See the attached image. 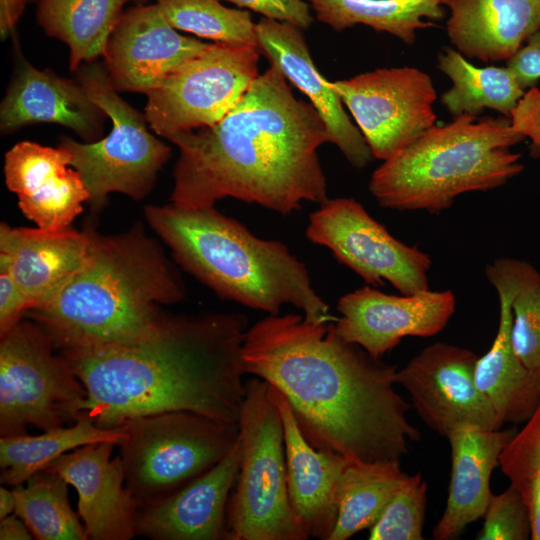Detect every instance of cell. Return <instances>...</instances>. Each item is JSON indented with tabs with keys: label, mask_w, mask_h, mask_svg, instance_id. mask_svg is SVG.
<instances>
[{
	"label": "cell",
	"mask_w": 540,
	"mask_h": 540,
	"mask_svg": "<svg viewBox=\"0 0 540 540\" xmlns=\"http://www.w3.org/2000/svg\"><path fill=\"white\" fill-rule=\"evenodd\" d=\"M252 10L269 19L287 22L300 29L309 28L314 17L306 0H224Z\"/></svg>",
	"instance_id": "38"
},
{
	"label": "cell",
	"mask_w": 540,
	"mask_h": 540,
	"mask_svg": "<svg viewBox=\"0 0 540 540\" xmlns=\"http://www.w3.org/2000/svg\"><path fill=\"white\" fill-rule=\"evenodd\" d=\"M507 67L524 90L537 84L540 80V31L532 35L507 61Z\"/></svg>",
	"instance_id": "40"
},
{
	"label": "cell",
	"mask_w": 540,
	"mask_h": 540,
	"mask_svg": "<svg viewBox=\"0 0 540 540\" xmlns=\"http://www.w3.org/2000/svg\"><path fill=\"white\" fill-rule=\"evenodd\" d=\"M26 0H0V35L5 39L15 28Z\"/></svg>",
	"instance_id": "42"
},
{
	"label": "cell",
	"mask_w": 540,
	"mask_h": 540,
	"mask_svg": "<svg viewBox=\"0 0 540 540\" xmlns=\"http://www.w3.org/2000/svg\"><path fill=\"white\" fill-rule=\"evenodd\" d=\"M334 322L295 313L259 320L245 333V373L285 397L316 449L354 461H400L420 431L395 390L396 366L343 339Z\"/></svg>",
	"instance_id": "1"
},
{
	"label": "cell",
	"mask_w": 540,
	"mask_h": 540,
	"mask_svg": "<svg viewBox=\"0 0 540 540\" xmlns=\"http://www.w3.org/2000/svg\"><path fill=\"white\" fill-rule=\"evenodd\" d=\"M437 62L438 69L452 81V87L441 95V103L453 118L477 116L485 109L511 118L526 94L507 66H475L451 47L438 53Z\"/></svg>",
	"instance_id": "27"
},
{
	"label": "cell",
	"mask_w": 540,
	"mask_h": 540,
	"mask_svg": "<svg viewBox=\"0 0 540 540\" xmlns=\"http://www.w3.org/2000/svg\"><path fill=\"white\" fill-rule=\"evenodd\" d=\"M499 466L528 508L531 539L540 540V404L502 450Z\"/></svg>",
	"instance_id": "34"
},
{
	"label": "cell",
	"mask_w": 540,
	"mask_h": 540,
	"mask_svg": "<svg viewBox=\"0 0 540 540\" xmlns=\"http://www.w3.org/2000/svg\"><path fill=\"white\" fill-rule=\"evenodd\" d=\"M71 153L22 141L5 155L6 185L18 197L23 214L44 229L69 227L89 201L80 173L71 166Z\"/></svg>",
	"instance_id": "19"
},
{
	"label": "cell",
	"mask_w": 540,
	"mask_h": 540,
	"mask_svg": "<svg viewBox=\"0 0 540 540\" xmlns=\"http://www.w3.org/2000/svg\"><path fill=\"white\" fill-rule=\"evenodd\" d=\"M241 458L239 436L230 453L210 470L171 495L140 505L136 535L154 540L226 539L225 510Z\"/></svg>",
	"instance_id": "20"
},
{
	"label": "cell",
	"mask_w": 540,
	"mask_h": 540,
	"mask_svg": "<svg viewBox=\"0 0 540 540\" xmlns=\"http://www.w3.org/2000/svg\"><path fill=\"white\" fill-rule=\"evenodd\" d=\"M238 424L242 458L226 539H308L289 498L283 423L265 380L245 382Z\"/></svg>",
	"instance_id": "7"
},
{
	"label": "cell",
	"mask_w": 540,
	"mask_h": 540,
	"mask_svg": "<svg viewBox=\"0 0 540 540\" xmlns=\"http://www.w3.org/2000/svg\"><path fill=\"white\" fill-rule=\"evenodd\" d=\"M258 50L296 88L304 93L323 119L331 143L348 162L363 168L373 156L359 128L350 120L330 81L315 67L301 29L266 17L256 23Z\"/></svg>",
	"instance_id": "21"
},
{
	"label": "cell",
	"mask_w": 540,
	"mask_h": 540,
	"mask_svg": "<svg viewBox=\"0 0 540 540\" xmlns=\"http://www.w3.org/2000/svg\"><path fill=\"white\" fill-rule=\"evenodd\" d=\"M427 484L420 473L408 475L378 521L370 540H422Z\"/></svg>",
	"instance_id": "35"
},
{
	"label": "cell",
	"mask_w": 540,
	"mask_h": 540,
	"mask_svg": "<svg viewBox=\"0 0 540 540\" xmlns=\"http://www.w3.org/2000/svg\"><path fill=\"white\" fill-rule=\"evenodd\" d=\"M526 138L512 117L462 114L384 160L368 188L383 208L440 213L461 194L498 188L520 174L521 155L511 147Z\"/></svg>",
	"instance_id": "6"
},
{
	"label": "cell",
	"mask_w": 540,
	"mask_h": 540,
	"mask_svg": "<svg viewBox=\"0 0 540 540\" xmlns=\"http://www.w3.org/2000/svg\"><path fill=\"white\" fill-rule=\"evenodd\" d=\"M456 309L450 290L392 295L370 286L343 295L337 304L338 334L381 359L404 337H430L441 332Z\"/></svg>",
	"instance_id": "15"
},
{
	"label": "cell",
	"mask_w": 540,
	"mask_h": 540,
	"mask_svg": "<svg viewBox=\"0 0 540 540\" xmlns=\"http://www.w3.org/2000/svg\"><path fill=\"white\" fill-rule=\"evenodd\" d=\"M526 123L528 138L531 139L530 155L533 158L540 157V92L535 90L528 99Z\"/></svg>",
	"instance_id": "41"
},
{
	"label": "cell",
	"mask_w": 540,
	"mask_h": 540,
	"mask_svg": "<svg viewBox=\"0 0 540 540\" xmlns=\"http://www.w3.org/2000/svg\"><path fill=\"white\" fill-rule=\"evenodd\" d=\"M32 536L27 525L15 513L0 519L1 540H30Z\"/></svg>",
	"instance_id": "43"
},
{
	"label": "cell",
	"mask_w": 540,
	"mask_h": 540,
	"mask_svg": "<svg viewBox=\"0 0 540 540\" xmlns=\"http://www.w3.org/2000/svg\"><path fill=\"white\" fill-rule=\"evenodd\" d=\"M106 116L80 82L50 70H39L18 53L15 72L0 107L3 134L47 122L63 125L94 142L102 134Z\"/></svg>",
	"instance_id": "23"
},
{
	"label": "cell",
	"mask_w": 540,
	"mask_h": 540,
	"mask_svg": "<svg viewBox=\"0 0 540 540\" xmlns=\"http://www.w3.org/2000/svg\"><path fill=\"white\" fill-rule=\"evenodd\" d=\"M30 310V303L20 286L7 272H0V335L11 330Z\"/></svg>",
	"instance_id": "39"
},
{
	"label": "cell",
	"mask_w": 540,
	"mask_h": 540,
	"mask_svg": "<svg viewBox=\"0 0 540 540\" xmlns=\"http://www.w3.org/2000/svg\"><path fill=\"white\" fill-rule=\"evenodd\" d=\"M87 230L81 270L48 303L28 311L61 351L136 343L158 325L163 305L185 296L177 269L141 223L117 235Z\"/></svg>",
	"instance_id": "4"
},
{
	"label": "cell",
	"mask_w": 540,
	"mask_h": 540,
	"mask_svg": "<svg viewBox=\"0 0 540 540\" xmlns=\"http://www.w3.org/2000/svg\"><path fill=\"white\" fill-rule=\"evenodd\" d=\"M317 19L336 31L361 24L413 44L421 29L446 15L445 0H306Z\"/></svg>",
	"instance_id": "30"
},
{
	"label": "cell",
	"mask_w": 540,
	"mask_h": 540,
	"mask_svg": "<svg viewBox=\"0 0 540 540\" xmlns=\"http://www.w3.org/2000/svg\"><path fill=\"white\" fill-rule=\"evenodd\" d=\"M446 31L464 57L508 61L540 31V0H445Z\"/></svg>",
	"instance_id": "26"
},
{
	"label": "cell",
	"mask_w": 540,
	"mask_h": 540,
	"mask_svg": "<svg viewBox=\"0 0 540 540\" xmlns=\"http://www.w3.org/2000/svg\"><path fill=\"white\" fill-rule=\"evenodd\" d=\"M176 30L156 3L125 10L103 55L112 86L147 94L209 45Z\"/></svg>",
	"instance_id": "17"
},
{
	"label": "cell",
	"mask_w": 540,
	"mask_h": 540,
	"mask_svg": "<svg viewBox=\"0 0 540 540\" xmlns=\"http://www.w3.org/2000/svg\"><path fill=\"white\" fill-rule=\"evenodd\" d=\"M126 436L123 426L101 428L86 413L70 427L44 431L41 435L26 434L0 438V480L16 487L33 474L45 469L61 455L84 445L110 442L120 445Z\"/></svg>",
	"instance_id": "29"
},
{
	"label": "cell",
	"mask_w": 540,
	"mask_h": 540,
	"mask_svg": "<svg viewBox=\"0 0 540 540\" xmlns=\"http://www.w3.org/2000/svg\"><path fill=\"white\" fill-rule=\"evenodd\" d=\"M27 2H35V1H38V0H26Z\"/></svg>",
	"instance_id": "45"
},
{
	"label": "cell",
	"mask_w": 540,
	"mask_h": 540,
	"mask_svg": "<svg viewBox=\"0 0 540 540\" xmlns=\"http://www.w3.org/2000/svg\"><path fill=\"white\" fill-rule=\"evenodd\" d=\"M307 238L327 247L371 286L388 281L401 294L429 290V255L392 236L352 198L327 199L309 216Z\"/></svg>",
	"instance_id": "12"
},
{
	"label": "cell",
	"mask_w": 540,
	"mask_h": 540,
	"mask_svg": "<svg viewBox=\"0 0 540 540\" xmlns=\"http://www.w3.org/2000/svg\"><path fill=\"white\" fill-rule=\"evenodd\" d=\"M88 230L0 225V272L9 273L30 310L54 298L81 270L89 251ZM29 310V311H30Z\"/></svg>",
	"instance_id": "22"
},
{
	"label": "cell",
	"mask_w": 540,
	"mask_h": 540,
	"mask_svg": "<svg viewBox=\"0 0 540 540\" xmlns=\"http://www.w3.org/2000/svg\"><path fill=\"white\" fill-rule=\"evenodd\" d=\"M145 217L175 261L220 298L269 315L291 304L313 322L337 320L284 243L255 236L214 206L149 205Z\"/></svg>",
	"instance_id": "5"
},
{
	"label": "cell",
	"mask_w": 540,
	"mask_h": 540,
	"mask_svg": "<svg viewBox=\"0 0 540 540\" xmlns=\"http://www.w3.org/2000/svg\"><path fill=\"white\" fill-rule=\"evenodd\" d=\"M534 267L513 258H500L486 266L485 274L499 298V324L490 349L478 357L477 387L504 423H525L540 404V373L528 369L511 340L512 303Z\"/></svg>",
	"instance_id": "16"
},
{
	"label": "cell",
	"mask_w": 540,
	"mask_h": 540,
	"mask_svg": "<svg viewBox=\"0 0 540 540\" xmlns=\"http://www.w3.org/2000/svg\"><path fill=\"white\" fill-rule=\"evenodd\" d=\"M408 477L400 461L349 460L338 489V515L329 540L370 529Z\"/></svg>",
	"instance_id": "31"
},
{
	"label": "cell",
	"mask_w": 540,
	"mask_h": 540,
	"mask_svg": "<svg viewBox=\"0 0 540 540\" xmlns=\"http://www.w3.org/2000/svg\"><path fill=\"white\" fill-rule=\"evenodd\" d=\"M511 340L515 353L540 373V273L534 269L512 303Z\"/></svg>",
	"instance_id": "36"
},
{
	"label": "cell",
	"mask_w": 540,
	"mask_h": 540,
	"mask_svg": "<svg viewBox=\"0 0 540 540\" xmlns=\"http://www.w3.org/2000/svg\"><path fill=\"white\" fill-rule=\"evenodd\" d=\"M516 431L462 425L446 436L451 447V478L445 510L433 529L434 539H454L483 518L493 495L492 471L499 466V456Z\"/></svg>",
	"instance_id": "25"
},
{
	"label": "cell",
	"mask_w": 540,
	"mask_h": 540,
	"mask_svg": "<svg viewBox=\"0 0 540 540\" xmlns=\"http://www.w3.org/2000/svg\"><path fill=\"white\" fill-rule=\"evenodd\" d=\"M280 411L292 508L309 537L329 540L338 515V489L350 459L316 449L302 434L285 397L270 385Z\"/></svg>",
	"instance_id": "24"
},
{
	"label": "cell",
	"mask_w": 540,
	"mask_h": 540,
	"mask_svg": "<svg viewBox=\"0 0 540 540\" xmlns=\"http://www.w3.org/2000/svg\"><path fill=\"white\" fill-rule=\"evenodd\" d=\"M166 139L180 151L173 170L175 206L212 207L230 197L287 215L304 202L328 199L317 153L331 142L327 127L273 64L218 122Z\"/></svg>",
	"instance_id": "2"
},
{
	"label": "cell",
	"mask_w": 540,
	"mask_h": 540,
	"mask_svg": "<svg viewBox=\"0 0 540 540\" xmlns=\"http://www.w3.org/2000/svg\"><path fill=\"white\" fill-rule=\"evenodd\" d=\"M26 485L14 487L15 511L38 540H86L84 526L68 498V483L57 473L43 469Z\"/></svg>",
	"instance_id": "32"
},
{
	"label": "cell",
	"mask_w": 540,
	"mask_h": 540,
	"mask_svg": "<svg viewBox=\"0 0 540 540\" xmlns=\"http://www.w3.org/2000/svg\"><path fill=\"white\" fill-rule=\"evenodd\" d=\"M259 55L253 46L209 44L147 93L151 129L167 138L218 122L259 75Z\"/></svg>",
	"instance_id": "11"
},
{
	"label": "cell",
	"mask_w": 540,
	"mask_h": 540,
	"mask_svg": "<svg viewBox=\"0 0 540 540\" xmlns=\"http://www.w3.org/2000/svg\"><path fill=\"white\" fill-rule=\"evenodd\" d=\"M156 4L177 30L215 43L258 48L256 23L246 10L228 8L221 0H156Z\"/></svg>",
	"instance_id": "33"
},
{
	"label": "cell",
	"mask_w": 540,
	"mask_h": 540,
	"mask_svg": "<svg viewBox=\"0 0 540 540\" xmlns=\"http://www.w3.org/2000/svg\"><path fill=\"white\" fill-rule=\"evenodd\" d=\"M483 518V527L475 537L477 540L531 539L528 508L511 485L504 492L491 496Z\"/></svg>",
	"instance_id": "37"
},
{
	"label": "cell",
	"mask_w": 540,
	"mask_h": 540,
	"mask_svg": "<svg viewBox=\"0 0 540 540\" xmlns=\"http://www.w3.org/2000/svg\"><path fill=\"white\" fill-rule=\"evenodd\" d=\"M15 496L13 490L6 487H0V519L14 513Z\"/></svg>",
	"instance_id": "44"
},
{
	"label": "cell",
	"mask_w": 540,
	"mask_h": 540,
	"mask_svg": "<svg viewBox=\"0 0 540 540\" xmlns=\"http://www.w3.org/2000/svg\"><path fill=\"white\" fill-rule=\"evenodd\" d=\"M247 329L240 313L166 312L136 343L61 353L87 390L85 413L101 428L171 411L238 424Z\"/></svg>",
	"instance_id": "3"
},
{
	"label": "cell",
	"mask_w": 540,
	"mask_h": 540,
	"mask_svg": "<svg viewBox=\"0 0 540 540\" xmlns=\"http://www.w3.org/2000/svg\"><path fill=\"white\" fill-rule=\"evenodd\" d=\"M121 426L125 485L140 505L163 499L210 470L240 436L239 424L189 411L133 417Z\"/></svg>",
	"instance_id": "8"
},
{
	"label": "cell",
	"mask_w": 540,
	"mask_h": 540,
	"mask_svg": "<svg viewBox=\"0 0 540 540\" xmlns=\"http://www.w3.org/2000/svg\"><path fill=\"white\" fill-rule=\"evenodd\" d=\"M0 341V435L26 434L75 423L87 390L70 362L35 321L21 320Z\"/></svg>",
	"instance_id": "9"
},
{
	"label": "cell",
	"mask_w": 540,
	"mask_h": 540,
	"mask_svg": "<svg viewBox=\"0 0 540 540\" xmlns=\"http://www.w3.org/2000/svg\"><path fill=\"white\" fill-rule=\"evenodd\" d=\"M126 0H38L36 20L70 50V69L104 55Z\"/></svg>",
	"instance_id": "28"
},
{
	"label": "cell",
	"mask_w": 540,
	"mask_h": 540,
	"mask_svg": "<svg viewBox=\"0 0 540 540\" xmlns=\"http://www.w3.org/2000/svg\"><path fill=\"white\" fill-rule=\"evenodd\" d=\"M477 359L469 349L436 342L397 371L395 382L409 393L420 419L441 436L462 425L500 429L503 423L475 382Z\"/></svg>",
	"instance_id": "14"
},
{
	"label": "cell",
	"mask_w": 540,
	"mask_h": 540,
	"mask_svg": "<svg viewBox=\"0 0 540 540\" xmlns=\"http://www.w3.org/2000/svg\"><path fill=\"white\" fill-rule=\"evenodd\" d=\"M77 70L79 82L112 127L98 141L80 143L65 137L60 145L71 153V166L80 173L94 206H101L111 192L143 199L169 159L170 147L148 130L146 117L119 96L102 65L90 63Z\"/></svg>",
	"instance_id": "10"
},
{
	"label": "cell",
	"mask_w": 540,
	"mask_h": 540,
	"mask_svg": "<svg viewBox=\"0 0 540 540\" xmlns=\"http://www.w3.org/2000/svg\"><path fill=\"white\" fill-rule=\"evenodd\" d=\"M331 84L376 159L387 160L435 125L436 89L418 68H380Z\"/></svg>",
	"instance_id": "13"
},
{
	"label": "cell",
	"mask_w": 540,
	"mask_h": 540,
	"mask_svg": "<svg viewBox=\"0 0 540 540\" xmlns=\"http://www.w3.org/2000/svg\"><path fill=\"white\" fill-rule=\"evenodd\" d=\"M115 444L101 442L69 451L45 469L78 493V515L88 539L129 540L136 536L139 501L126 487L121 456L110 459Z\"/></svg>",
	"instance_id": "18"
}]
</instances>
